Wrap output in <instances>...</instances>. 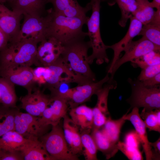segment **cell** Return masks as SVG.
<instances>
[{"mask_svg":"<svg viewBox=\"0 0 160 160\" xmlns=\"http://www.w3.org/2000/svg\"><path fill=\"white\" fill-rule=\"evenodd\" d=\"M51 131L39 138L52 160H78L73 153L65 139L63 129L59 124L52 126Z\"/></svg>","mask_w":160,"mask_h":160,"instance_id":"cell-5","label":"cell"},{"mask_svg":"<svg viewBox=\"0 0 160 160\" xmlns=\"http://www.w3.org/2000/svg\"><path fill=\"white\" fill-rule=\"evenodd\" d=\"M19 151H10L0 148V160H23Z\"/></svg>","mask_w":160,"mask_h":160,"instance_id":"cell-41","label":"cell"},{"mask_svg":"<svg viewBox=\"0 0 160 160\" xmlns=\"http://www.w3.org/2000/svg\"><path fill=\"white\" fill-rule=\"evenodd\" d=\"M124 143L129 146L139 149L141 144L139 138L135 131H130L126 135Z\"/></svg>","mask_w":160,"mask_h":160,"instance_id":"cell-40","label":"cell"},{"mask_svg":"<svg viewBox=\"0 0 160 160\" xmlns=\"http://www.w3.org/2000/svg\"><path fill=\"white\" fill-rule=\"evenodd\" d=\"M138 35L142 36L155 45L160 47V25L150 22L143 25Z\"/></svg>","mask_w":160,"mask_h":160,"instance_id":"cell-33","label":"cell"},{"mask_svg":"<svg viewBox=\"0 0 160 160\" xmlns=\"http://www.w3.org/2000/svg\"><path fill=\"white\" fill-rule=\"evenodd\" d=\"M125 114L116 120L109 117L101 129L107 137L113 143L117 144L119 141L121 128L126 121Z\"/></svg>","mask_w":160,"mask_h":160,"instance_id":"cell-28","label":"cell"},{"mask_svg":"<svg viewBox=\"0 0 160 160\" xmlns=\"http://www.w3.org/2000/svg\"><path fill=\"white\" fill-rule=\"evenodd\" d=\"M10 0H0V3L3 4L6 2H8Z\"/></svg>","mask_w":160,"mask_h":160,"instance_id":"cell-46","label":"cell"},{"mask_svg":"<svg viewBox=\"0 0 160 160\" xmlns=\"http://www.w3.org/2000/svg\"><path fill=\"white\" fill-rule=\"evenodd\" d=\"M68 103L65 98L51 93L48 104L39 117L40 121L44 126H55L59 124L61 119L66 115Z\"/></svg>","mask_w":160,"mask_h":160,"instance_id":"cell-12","label":"cell"},{"mask_svg":"<svg viewBox=\"0 0 160 160\" xmlns=\"http://www.w3.org/2000/svg\"><path fill=\"white\" fill-rule=\"evenodd\" d=\"M16 44V50L12 65L9 67L19 65L40 66L37 58L38 43L31 39H23Z\"/></svg>","mask_w":160,"mask_h":160,"instance_id":"cell-13","label":"cell"},{"mask_svg":"<svg viewBox=\"0 0 160 160\" xmlns=\"http://www.w3.org/2000/svg\"><path fill=\"white\" fill-rule=\"evenodd\" d=\"M51 19L47 29V36L53 37L64 45L74 40L84 39L87 32L82 31L88 17H69L50 9Z\"/></svg>","mask_w":160,"mask_h":160,"instance_id":"cell-1","label":"cell"},{"mask_svg":"<svg viewBox=\"0 0 160 160\" xmlns=\"http://www.w3.org/2000/svg\"><path fill=\"white\" fill-rule=\"evenodd\" d=\"M50 95L45 94L39 88H35L31 93L20 99L21 108L27 113L41 117L49 102Z\"/></svg>","mask_w":160,"mask_h":160,"instance_id":"cell-15","label":"cell"},{"mask_svg":"<svg viewBox=\"0 0 160 160\" xmlns=\"http://www.w3.org/2000/svg\"><path fill=\"white\" fill-rule=\"evenodd\" d=\"M12 10L22 15L42 16L45 11L46 0H10L8 2Z\"/></svg>","mask_w":160,"mask_h":160,"instance_id":"cell-21","label":"cell"},{"mask_svg":"<svg viewBox=\"0 0 160 160\" xmlns=\"http://www.w3.org/2000/svg\"><path fill=\"white\" fill-rule=\"evenodd\" d=\"M119 8L121 14L119 21V25L125 26L128 19L136 10L137 4L136 0H114Z\"/></svg>","mask_w":160,"mask_h":160,"instance_id":"cell-31","label":"cell"},{"mask_svg":"<svg viewBox=\"0 0 160 160\" xmlns=\"http://www.w3.org/2000/svg\"><path fill=\"white\" fill-rule=\"evenodd\" d=\"M108 83L103 86L96 94L97 97L96 106L103 112L109 115L107 106L108 97L110 90L113 89L114 85L112 83Z\"/></svg>","mask_w":160,"mask_h":160,"instance_id":"cell-35","label":"cell"},{"mask_svg":"<svg viewBox=\"0 0 160 160\" xmlns=\"http://www.w3.org/2000/svg\"><path fill=\"white\" fill-rule=\"evenodd\" d=\"M137 7L132 16L143 25L149 23L152 20L155 11L151 7L148 0H136Z\"/></svg>","mask_w":160,"mask_h":160,"instance_id":"cell-30","label":"cell"},{"mask_svg":"<svg viewBox=\"0 0 160 160\" xmlns=\"http://www.w3.org/2000/svg\"><path fill=\"white\" fill-rule=\"evenodd\" d=\"M91 130V134L97 150L105 155L107 159L114 156L119 150L117 143L112 142L100 129Z\"/></svg>","mask_w":160,"mask_h":160,"instance_id":"cell-24","label":"cell"},{"mask_svg":"<svg viewBox=\"0 0 160 160\" xmlns=\"http://www.w3.org/2000/svg\"><path fill=\"white\" fill-rule=\"evenodd\" d=\"M91 130L81 131V143L83 148V153L87 160H97L98 150L94 140L91 134Z\"/></svg>","mask_w":160,"mask_h":160,"instance_id":"cell-29","label":"cell"},{"mask_svg":"<svg viewBox=\"0 0 160 160\" xmlns=\"http://www.w3.org/2000/svg\"><path fill=\"white\" fill-rule=\"evenodd\" d=\"M160 51V47L155 45L144 37L136 41H132L124 49L125 53L113 65L111 73L112 79L118 69L124 63L137 59L152 51Z\"/></svg>","mask_w":160,"mask_h":160,"instance_id":"cell-10","label":"cell"},{"mask_svg":"<svg viewBox=\"0 0 160 160\" xmlns=\"http://www.w3.org/2000/svg\"><path fill=\"white\" fill-rule=\"evenodd\" d=\"M1 103V92L0 91V103Z\"/></svg>","mask_w":160,"mask_h":160,"instance_id":"cell-47","label":"cell"},{"mask_svg":"<svg viewBox=\"0 0 160 160\" xmlns=\"http://www.w3.org/2000/svg\"><path fill=\"white\" fill-rule=\"evenodd\" d=\"M150 4L151 7L156 8L157 10L160 9V0H153L150 2Z\"/></svg>","mask_w":160,"mask_h":160,"instance_id":"cell-45","label":"cell"},{"mask_svg":"<svg viewBox=\"0 0 160 160\" xmlns=\"http://www.w3.org/2000/svg\"><path fill=\"white\" fill-rule=\"evenodd\" d=\"M160 72V63L148 66L142 69L137 80L143 81L152 78Z\"/></svg>","mask_w":160,"mask_h":160,"instance_id":"cell-39","label":"cell"},{"mask_svg":"<svg viewBox=\"0 0 160 160\" xmlns=\"http://www.w3.org/2000/svg\"><path fill=\"white\" fill-rule=\"evenodd\" d=\"M16 44L9 43L6 47L0 52V69L10 66L15 54Z\"/></svg>","mask_w":160,"mask_h":160,"instance_id":"cell-36","label":"cell"},{"mask_svg":"<svg viewBox=\"0 0 160 160\" xmlns=\"http://www.w3.org/2000/svg\"><path fill=\"white\" fill-rule=\"evenodd\" d=\"M95 0H91V1H90V2H93L95 1Z\"/></svg>","mask_w":160,"mask_h":160,"instance_id":"cell-48","label":"cell"},{"mask_svg":"<svg viewBox=\"0 0 160 160\" xmlns=\"http://www.w3.org/2000/svg\"><path fill=\"white\" fill-rule=\"evenodd\" d=\"M43 17L24 15V20L20 32L15 39L9 42L15 43L23 39H33L38 43L47 36V31L51 19L50 9Z\"/></svg>","mask_w":160,"mask_h":160,"instance_id":"cell-7","label":"cell"},{"mask_svg":"<svg viewBox=\"0 0 160 160\" xmlns=\"http://www.w3.org/2000/svg\"><path fill=\"white\" fill-rule=\"evenodd\" d=\"M47 3L52 4L55 12L69 17H86L87 13L92 9L90 2L82 7L77 0H47Z\"/></svg>","mask_w":160,"mask_h":160,"instance_id":"cell-19","label":"cell"},{"mask_svg":"<svg viewBox=\"0 0 160 160\" xmlns=\"http://www.w3.org/2000/svg\"><path fill=\"white\" fill-rule=\"evenodd\" d=\"M107 73L102 79L97 82H92L69 88L63 97L66 99L70 108L77 107L89 101L92 96L101 89L104 84L108 82L110 78Z\"/></svg>","mask_w":160,"mask_h":160,"instance_id":"cell-8","label":"cell"},{"mask_svg":"<svg viewBox=\"0 0 160 160\" xmlns=\"http://www.w3.org/2000/svg\"><path fill=\"white\" fill-rule=\"evenodd\" d=\"M15 130L26 139H39L46 133L49 126L41 122L39 117L18 111L14 119Z\"/></svg>","mask_w":160,"mask_h":160,"instance_id":"cell-9","label":"cell"},{"mask_svg":"<svg viewBox=\"0 0 160 160\" xmlns=\"http://www.w3.org/2000/svg\"><path fill=\"white\" fill-rule=\"evenodd\" d=\"M22 15L0 3V28L7 36L9 42L13 41L20 32Z\"/></svg>","mask_w":160,"mask_h":160,"instance_id":"cell-16","label":"cell"},{"mask_svg":"<svg viewBox=\"0 0 160 160\" xmlns=\"http://www.w3.org/2000/svg\"><path fill=\"white\" fill-rule=\"evenodd\" d=\"M63 46L52 36L46 38L37 47V58L40 66H48L55 62L61 55Z\"/></svg>","mask_w":160,"mask_h":160,"instance_id":"cell-14","label":"cell"},{"mask_svg":"<svg viewBox=\"0 0 160 160\" xmlns=\"http://www.w3.org/2000/svg\"><path fill=\"white\" fill-rule=\"evenodd\" d=\"M146 127L150 131L160 132V109L147 110L143 108L140 114Z\"/></svg>","mask_w":160,"mask_h":160,"instance_id":"cell-32","label":"cell"},{"mask_svg":"<svg viewBox=\"0 0 160 160\" xmlns=\"http://www.w3.org/2000/svg\"><path fill=\"white\" fill-rule=\"evenodd\" d=\"M27 139L15 130L10 131L0 138V148L8 151H18Z\"/></svg>","mask_w":160,"mask_h":160,"instance_id":"cell-26","label":"cell"},{"mask_svg":"<svg viewBox=\"0 0 160 160\" xmlns=\"http://www.w3.org/2000/svg\"><path fill=\"white\" fill-rule=\"evenodd\" d=\"M101 0H96L91 2L92 13L88 17L86 24L87 26V36L92 48V54L88 56V62L92 64L95 60L98 65L105 62L108 63L109 59L106 53L107 45H105L102 39L100 29V10Z\"/></svg>","mask_w":160,"mask_h":160,"instance_id":"cell-3","label":"cell"},{"mask_svg":"<svg viewBox=\"0 0 160 160\" xmlns=\"http://www.w3.org/2000/svg\"><path fill=\"white\" fill-rule=\"evenodd\" d=\"M9 41L7 36L0 28V52L6 47Z\"/></svg>","mask_w":160,"mask_h":160,"instance_id":"cell-44","label":"cell"},{"mask_svg":"<svg viewBox=\"0 0 160 160\" xmlns=\"http://www.w3.org/2000/svg\"><path fill=\"white\" fill-rule=\"evenodd\" d=\"M63 46L61 56L70 68L76 73L95 81V76L90 67L88 60V51L91 48L89 41H86L84 39H79Z\"/></svg>","mask_w":160,"mask_h":160,"instance_id":"cell-2","label":"cell"},{"mask_svg":"<svg viewBox=\"0 0 160 160\" xmlns=\"http://www.w3.org/2000/svg\"><path fill=\"white\" fill-rule=\"evenodd\" d=\"M47 77L44 87L57 89L63 84L75 83L78 85L88 83L90 79L73 71L64 62L61 55L53 63L47 66Z\"/></svg>","mask_w":160,"mask_h":160,"instance_id":"cell-4","label":"cell"},{"mask_svg":"<svg viewBox=\"0 0 160 160\" xmlns=\"http://www.w3.org/2000/svg\"><path fill=\"white\" fill-rule=\"evenodd\" d=\"M63 118L64 138L71 152L77 156L82 153L83 151L79 128L66 115Z\"/></svg>","mask_w":160,"mask_h":160,"instance_id":"cell-20","label":"cell"},{"mask_svg":"<svg viewBox=\"0 0 160 160\" xmlns=\"http://www.w3.org/2000/svg\"><path fill=\"white\" fill-rule=\"evenodd\" d=\"M46 0V1H47V0Z\"/></svg>","mask_w":160,"mask_h":160,"instance_id":"cell-49","label":"cell"},{"mask_svg":"<svg viewBox=\"0 0 160 160\" xmlns=\"http://www.w3.org/2000/svg\"><path fill=\"white\" fill-rule=\"evenodd\" d=\"M132 65L142 69L150 65L160 63L159 51H151L131 62Z\"/></svg>","mask_w":160,"mask_h":160,"instance_id":"cell-34","label":"cell"},{"mask_svg":"<svg viewBox=\"0 0 160 160\" xmlns=\"http://www.w3.org/2000/svg\"><path fill=\"white\" fill-rule=\"evenodd\" d=\"M0 91L1 104L8 107H17V99L14 84L0 77Z\"/></svg>","mask_w":160,"mask_h":160,"instance_id":"cell-27","label":"cell"},{"mask_svg":"<svg viewBox=\"0 0 160 160\" xmlns=\"http://www.w3.org/2000/svg\"><path fill=\"white\" fill-rule=\"evenodd\" d=\"M150 144L151 147L154 148V151H153L154 156V159H160V138L154 143L150 142Z\"/></svg>","mask_w":160,"mask_h":160,"instance_id":"cell-43","label":"cell"},{"mask_svg":"<svg viewBox=\"0 0 160 160\" xmlns=\"http://www.w3.org/2000/svg\"><path fill=\"white\" fill-rule=\"evenodd\" d=\"M18 151L24 160H52L39 139H27Z\"/></svg>","mask_w":160,"mask_h":160,"instance_id":"cell-22","label":"cell"},{"mask_svg":"<svg viewBox=\"0 0 160 160\" xmlns=\"http://www.w3.org/2000/svg\"><path fill=\"white\" fill-rule=\"evenodd\" d=\"M117 145L118 150L122 152L129 159L131 160L143 159L142 153L140 149L129 146L124 142L119 141Z\"/></svg>","mask_w":160,"mask_h":160,"instance_id":"cell-37","label":"cell"},{"mask_svg":"<svg viewBox=\"0 0 160 160\" xmlns=\"http://www.w3.org/2000/svg\"><path fill=\"white\" fill-rule=\"evenodd\" d=\"M131 85L132 93L127 102L131 108L143 107L147 110L160 109L159 85L153 87L144 86L138 80H128Z\"/></svg>","mask_w":160,"mask_h":160,"instance_id":"cell-6","label":"cell"},{"mask_svg":"<svg viewBox=\"0 0 160 160\" xmlns=\"http://www.w3.org/2000/svg\"><path fill=\"white\" fill-rule=\"evenodd\" d=\"M19 110L0 104V138L6 132L15 130L14 119Z\"/></svg>","mask_w":160,"mask_h":160,"instance_id":"cell-25","label":"cell"},{"mask_svg":"<svg viewBox=\"0 0 160 160\" xmlns=\"http://www.w3.org/2000/svg\"><path fill=\"white\" fill-rule=\"evenodd\" d=\"M69 114L71 119L81 131L91 130L93 126L92 108L81 104L70 108Z\"/></svg>","mask_w":160,"mask_h":160,"instance_id":"cell-23","label":"cell"},{"mask_svg":"<svg viewBox=\"0 0 160 160\" xmlns=\"http://www.w3.org/2000/svg\"><path fill=\"white\" fill-rule=\"evenodd\" d=\"M130 24L128 30L124 36L119 41L111 46H107V49H111L113 51V56L108 69L107 73L110 74L115 63L119 58L121 53L136 36L138 35L143 24L132 15L129 18Z\"/></svg>","mask_w":160,"mask_h":160,"instance_id":"cell-17","label":"cell"},{"mask_svg":"<svg viewBox=\"0 0 160 160\" xmlns=\"http://www.w3.org/2000/svg\"><path fill=\"white\" fill-rule=\"evenodd\" d=\"M128 112L125 114L124 118L126 120L129 121L134 127L145 152L146 160L154 159L152 147L148 138L146 127L140 116L139 108L134 107L130 113L127 114Z\"/></svg>","mask_w":160,"mask_h":160,"instance_id":"cell-18","label":"cell"},{"mask_svg":"<svg viewBox=\"0 0 160 160\" xmlns=\"http://www.w3.org/2000/svg\"><path fill=\"white\" fill-rule=\"evenodd\" d=\"M0 77L14 84L25 89L28 93L32 92L36 83L34 78L33 69L26 65L9 67L0 69Z\"/></svg>","mask_w":160,"mask_h":160,"instance_id":"cell-11","label":"cell"},{"mask_svg":"<svg viewBox=\"0 0 160 160\" xmlns=\"http://www.w3.org/2000/svg\"><path fill=\"white\" fill-rule=\"evenodd\" d=\"M92 110L93 119L92 129H100L103 127L108 119L111 117L104 113L96 106L92 108Z\"/></svg>","mask_w":160,"mask_h":160,"instance_id":"cell-38","label":"cell"},{"mask_svg":"<svg viewBox=\"0 0 160 160\" xmlns=\"http://www.w3.org/2000/svg\"><path fill=\"white\" fill-rule=\"evenodd\" d=\"M141 82L144 86L147 87H153L159 85L160 83V73Z\"/></svg>","mask_w":160,"mask_h":160,"instance_id":"cell-42","label":"cell"}]
</instances>
